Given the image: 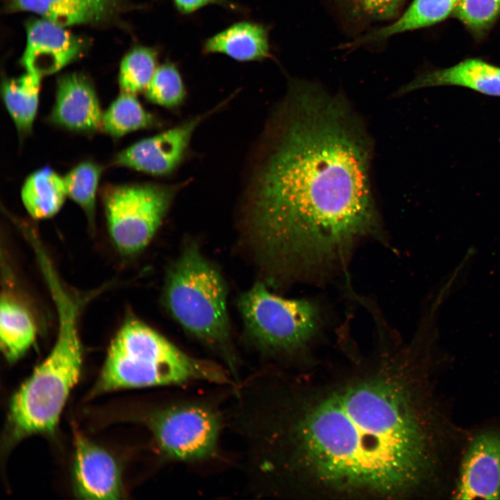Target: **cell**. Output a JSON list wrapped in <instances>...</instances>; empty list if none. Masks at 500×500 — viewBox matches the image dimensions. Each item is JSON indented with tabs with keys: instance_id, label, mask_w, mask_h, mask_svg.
I'll use <instances>...</instances> for the list:
<instances>
[{
	"instance_id": "obj_6",
	"label": "cell",
	"mask_w": 500,
	"mask_h": 500,
	"mask_svg": "<svg viewBox=\"0 0 500 500\" xmlns=\"http://www.w3.org/2000/svg\"><path fill=\"white\" fill-rule=\"evenodd\" d=\"M238 306L251 340L266 352H289L305 344L319 322L317 307L269 292L257 282L238 299Z\"/></svg>"
},
{
	"instance_id": "obj_16",
	"label": "cell",
	"mask_w": 500,
	"mask_h": 500,
	"mask_svg": "<svg viewBox=\"0 0 500 500\" xmlns=\"http://www.w3.org/2000/svg\"><path fill=\"white\" fill-rule=\"evenodd\" d=\"M459 0H413L406 10L381 28L370 31L343 45L354 49L365 44L379 42L394 35L434 25L453 12Z\"/></svg>"
},
{
	"instance_id": "obj_17",
	"label": "cell",
	"mask_w": 500,
	"mask_h": 500,
	"mask_svg": "<svg viewBox=\"0 0 500 500\" xmlns=\"http://www.w3.org/2000/svg\"><path fill=\"white\" fill-rule=\"evenodd\" d=\"M206 52L222 53L240 61L259 60L269 55L267 33L262 26L236 23L208 39Z\"/></svg>"
},
{
	"instance_id": "obj_14",
	"label": "cell",
	"mask_w": 500,
	"mask_h": 500,
	"mask_svg": "<svg viewBox=\"0 0 500 500\" xmlns=\"http://www.w3.org/2000/svg\"><path fill=\"white\" fill-rule=\"evenodd\" d=\"M442 85L463 87L483 94L500 97L498 67L476 58L421 74L403 85L397 94L401 95L422 88Z\"/></svg>"
},
{
	"instance_id": "obj_4",
	"label": "cell",
	"mask_w": 500,
	"mask_h": 500,
	"mask_svg": "<svg viewBox=\"0 0 500 500\" xmlns=\"http://www.w3.org/2000/svg\"><path fill=\"white\" fill-rule=\"evenodd\" d=\"M229 374L215 362L185 353L144 322L128 319L111 342L94 393L196 382L231 384Z\"/></svg>"
},
{
	"instance_id": "obj_11",
	"label": "cell",
	"mask_w": 500,
	"mask_h": 500,
	"mask_svg": "<svg viewBox=\"0 0 500 500\" xmlns=\"http://www.w3.org/2000/svg\"><path fill=\"white\" fill-rule=\"evenodd\" d=\"M457 499H500V435L485 433L471 442L462 460Z\"/></svg>"
},
{
	"instance_id": "obj_7",
	"label": "cell",
	"mask_w": 500,
	"mask_h": 500,
	"mask_svg": "<svg viewBox=\"0 0 500 500\" xmlns=\"http://www.w3.org/2000/svg\"><path fill=\"white\" fill-rule=\"evenodd\" d=\"M224 417L205 400H173L147 416L158 451L165 459L183 462L210 460L218 453Z\"/></svg>"
},
{
	"instance_id": "obj_10",
	"label": "cell",
	"mask_w": 500,
	"mask_h": 500,
	"mask_svg": "<svg viewBox=\"0 0 500 500\" xmlns=\"http://www.w3.org/2000/svg\"><path fill=\"white\" fill-rule=\"evenodd\" d=\"M26 46L21 62L26 69L41 78L61 69L83 50V42L45 19H35L26 26Z\"/></svg>"
},
{
	"instance_id": "obj_15",
	"label": "cell",
	"mask_w": 500,
	"mask_h": 500,
	"mask_svg": "<svg viewBox=\"0 0 500 500\" xmlns=\"http://www.w3.org/2000/svg\"><path fill=\"white\" fill-rule=\"evenodd\" d=\"M119 0H9L11 11H31L62 26L99 22L110 17Z\"/></svg>"
},
{
	"instance_id": "obj_23",
	"label": "cell",
	"mask_w": 500,
	"mask_h": 500,
	"mask_svg": "<svg viewBox=\"0 0 500 500\" xmlns=\"http://www.w3.org/2000/svg\"><path fill=\"white\" fill-rule=\"evenodd\" d=\"M154 53L147 48H138L123 59L119 83L123 92L135 94L146 89L156 70Z\"/></svg>"
},
{
	"instance_id": "obj_20",
	"label": "cell",
	"mask_w": 500,
	"mask_h": 500,
	"mask_svg": "<svg viewBox=\"0 0 500 500\" xmlns=\"http://www.w3.org/2000/svg\"><path fill=\"white\" fill-rule=\"evenodd\" d=\"M41 77L28 72L18 78L7 79L2 85L6 107L17 129L28 133L33 126L39 101Z\"/></svg>"
},
{
	"instance_id": "obj_21",
	"label": "cell",
	"mask_w": 500,
	"mask_h": 500,
	"mask_svg": "<svg viewBox=\"0 0 500 500\" xmlns=\"http://www.w3.org/2000/svg\"><path fill=\"white\" fill-rule=\"evenodd\" d=\"M154 122L153 116L142 107L134 94L123 92L103 114L101 127L105 133L120 137L149 127Z\"/></svg>"
},
{
	"instance_id": "obj_5",
	"label": "cell",
	"mask_w": 500,
	"mask_h": 500,
	"mask_svg": "<svg viewBox=\"0 0 500 500\" xmlns=\"http://www.w3.org/2000/svg\"><path fill=\"white\" fill-rule=\"evenodd\" d=\"M226 289L219 272L196 244H190L167 273L164 301L185 331L220 353L238 381V365L231 343Z\"/></svg>"
},
{
	"instance_id": "obj_13",
	"label": "cell",
	"mask_w": 500,
	"mask_h": 500,
	"mask_svg": "<svg viewBox=\"0 0 500 500\" xmlns=\"http://www.w3.org/2000/svg\"><path fill=\"white\" fill-rule=\"evenodd\" d=\"M103 114L95 91L83 76H62L57 85L51 121L67 129L92 131L101 125Z\"/></svg>"
},
{
	"instance_id": "obj_12",
	"label": "cell",
	"mask_w": 500,
	"mask_h": 500,
	"mask_svg": "<svg viewBox=\"0 0 500 500\" xmlns=\"http://www.w3.org/2000/svg\"><path fill=\"white\" fill-rule=\"evenodd\" d=\"M75 446L74 481L78 495L88 499L120 498L121 476L113 457L81 436Z\"/></svg>"
},
{
	"instance_id": "obj_26",
	"label": "cell",
	"mask_w": 500,
	"mask_h": 500,
	"mask_svg": "<svg viewBox=\"0 0 500 500\" xmlns=\"http://www.w3.org/2000/svg\"><path fill=\"white\" fill-rule=\"evenodd\" d=\"M452 14L472 32L481 35L500 15V0H459Z\"/></svg>"
},
{
	"instance_id": "obj_22",
	"label": "cell",
	"mask_w": 500,
	"mask_h": 500,
	"mask_svg": "<svg viewBox=\"0 0 500 500\" xmlns=\"http://www.w3.org/2000/svg\"><path fill=\"white\" fill-rule=\"evenodd\" d=\"M102 167L92 162H83L74 167L63 178L67 194L85 211L92 223L95 197Z\"/></svg>"
},
{
	"instance_id": "obj_24",
	"label": "cell",
	"mask_w": 500,
	"mask_h": 500,
	"mask_svg": "<svg viewBox=\"0 0 500 500\" xmlns=\"http://www.w3.org/2000/svg\"><path fill=\"white\" fill-rule=\"evenodd\" d=\"M147 98L158 105L172 108L179 105L185 88L177 69L170 63L158 67L145 89Z\"/></svg>"
},
{
	"instance_id": "obj_27",
	"label": "cell",
	"mask_w": 500,
	"mask_h": 500,
	"mask_svg": "<svg viewBox=\"0 0 500 500\" xmlns=\"http://www.w3.org/2000/svg\"><path fill=\"white\" fill-rule=\"evenodd\" d=\"M178 10L184 14L192 12L199 8L210 4L222 3L223 0H174Z\"/></svg>"
},
{
	"instance_id": "obj_8",
	"label": "cell",
	"mask_w": 500,
	"mask_h": 500,
	"mask_svg": "<svg viewBox=\"0 0 500 500\" xmlns=\"http://www.w3.org/2000/svg\"><path fill=\"white\" fill-rule=\"evenodd\" d=\"M177 190L175 185L147 183L112 186L105 191L108 231L121 253L134 254L148 245Z\"/></svg>"
},
{
	"instance_id": "obj_9",
	"label": "cell",
	"mask_w": 500,
	"mask_h": 500,
	"mask_svg": "<svg viewBox=\"0 0 500 500\" xmlns=\"http://www.w3.org/2000/svg\"><path fill=\"white\" fill-rule=\"evenodd\" d=\"M218 106L119 152L115 164L153 175L172 172L182 160L197 127Z\"/></svg>"
},
{
	"instance_id": "obj_1",
	"label": "cell",
	"mask_w": 500,
	"mask_h": 500,
	"mask_svg": "<svg viewBox=\"0 0 500 500\" xmlns=\"http://www.w3.org/2000/svg\"><path fill=\"white\" fill-rule=\"evenodd\" d=\"M372 140L349 101L291 78L255 149L242 195L256 249L277 272L302 274L337 261L376 233Z\"/></svg>"
},
{
	"instance_id": "obj_2",
	"label": "cell",
	"mask_w": 500,
	"mask_h": 500,
	"mask_svg": "<svg viewBox=\"0 0 500 500\" xmlns=\"http://www.w3.org/2000/svg\"><path fill=\"white\" fill-rule=\"evenodd\" d=\"M261 451L283 444L292 458L339 489L383 494L417 484L427 467L426 441L408 392L373 379L317 403L289 429L260 425Z\"/></svg>"
},
{
	"instance_id": "obj_19",
	"label": "cell",
	"mask_w": 500,
	"mask_h": 500,
	"mask_svg": "<svg viewBox=\"0 0 500 500\" xmlns=\"http://www.w3.org/2000/svg\"><path fill=\"white\" fill-rule=\"evenodd\" d=\"M36 328L32 317L19 303L4 297L0 306L1 350L10 362L19 358L32 345Z\"/></svg>"
},
{
	"instance_id": "obj_3",
	"label": "cell",
	"mask_w": 500,
	"mask_h": 500,
	"mask_svg": "<svg viewBox=\"0 0 500 500\" xmlns=\"http://www.w3.org/2000/svg\"><path fill=\"white\" fill-rule=\"evenodd\" d=\"M58 315L56 343L47 358L13 395L9 423L15 439L53 432L67 398L80 376L79 303L56 272L46 276Z\"/></svg>"
},
{
	"instance_id": "obj_18",
	"label": "cell",
	"mask_w": 500,
	"mask_h": 500,
	"mask_svg": "<svg viewBox=\"0 0 500 500\" xmlns=\"http://www.w3.org/2000/svg\"><path fill=\"white\" fill-rule=\"evenodd\" d=\"M63 178L45 167L31 174L22 188V199L27 212L35 219L53 216L67 196Z\"/></svg>"
},
{
	"instance_id": "obj_25",
	"label": "cell",
	"mask_w": 500,
	"mask_h": 500,
	"mask_svg": "<svg viewBox=\"0 0 500 500\" xmlns=\"http://www.w3.org/2000/svg\"><path fill=\"white\" fill-rule=\"evenodd\" d=\"M406 0H334L357 22L371 23L397 18Z\"/></svg>"
},
{
	"instance_id": "obj_28",
	"label": "cell",
	"mask_w": 500,
	"mask_h": 500,
	"mask_svg": "<svg viewBox=\"0 0 500 500\" xmlns=\"http://www.w3.org/2000/svg\"><path fill=\"white\" fill-rule=\"evenodd\" d=\"M498 74H499V77H500V67H498Z\"/></svg>"
}]
</instances>
